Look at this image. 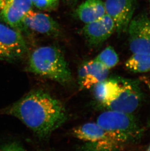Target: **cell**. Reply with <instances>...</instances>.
Wrapping results in <instances>:
<instances>
[{"mask_svg":"<svg viewBox=\"0 0 150 151\" xmlns=\"http://www.w3.org/2000/svg\"><path fill=\"white\" fill-rule=\"evenodd\" d=\"M0 151H26V149L16 142L9 143L0 147Z\"/></svg>","mask_w":150,"mask_h":151,"instance_id":"cell-18","label":"cell"},{"mask_svg":"<svg viewBox=\"0 0 150 151\" xmlns=\"http://www.w3.org/2000/svg\"><path fill=\"white\" fill-rule=\"evenodd\" d=\"M143 94L137 80L122 78V89L113 100L102 105L108 110L132 114L141 104Z\"/></svg>","mask_w":150,"mask_h":151,"instance_id":"cell-4","label":"cell"},{"mask_svg":"<svg viewBox=\"0 0 150 151\" xmlns=\"http://www.w3.org/2000/svg\"><path fill=\"white\" fill-rule=\"evenodd\" d=\"M32 5L43 10H52L58 6L60 0H30Z\"/></svg>","mask_w":150,"mask_h":151,"instance_id":"cell-17","label":"cell"},{"mask_svg":"<svg viewBox=\"0 0 150 151\" xmlns=\"http://www.w3.org/2000/svg\"><path fill=\"white\" fill-rule=\"evenodd\" d=\"M109 70L96 60L84 62L78 72L79 83L81 88L89 89L107 78Z\"/></svg>","mask_w":150,"mask_h":151,"instance_id":"cell-11","label":"cell"},{"mask_svg":"<svg viewBox=\"0 0 150 151\" xmlns=\"http://www.w3.org/2000/svg\"><path fill=\"white\" fill-rule=\"evenodd\" d=\"M28 50L21 32L0 23V60L12 62L23 57Z\"/></svg>","mask_w":150,"mask_h":151,"instance_id":"cell-5","label":"cell"},{"mask_svg":"<svg viewBox=\"0 0 150 151\" xmlns=\"http://www.w3.org/2000/svg\"><path fill=\"white\" fill-rule=\"evenodd\" d=\"M146 151H150V145H149V147L146 150Z\"/></svg>","mask_w":150,"mask_h":151,"instance_id":"cell-23","label":"cell"},{"mask_svg":"<svg viewBox=\"0 0 150 151\" xmlns=\"http://www.w3.org/2000/svg\"><path fill=\"white\" fill-rule=\"evenodd\" d=\"M115 30L113 21L106 14L95 21L86 24L82 32L90 46L97 47L107 40Z\"/></svg>","mask_w":150,"mask_h":151,"instance_id":"cell-9","label":"cell"},{"mask_svg":"<svg viewBox=\"0 0 150 151\" xmlns=\"http://www.w3.org/2000/svg\"><path fill=\"white\" fill-rule=\"evenodd\" d=\"M28 70L62 85L69 83L72 75L64 54L54 46L39 47L29 59Z\"/></svg>","mask_w":150,"mask_h":151,"instance_id":"cell-2","label":"cell"},{"mask_svg":"<svg viewBox=\"0 0 150 151\" xmlns=\"http://www.w3.org/2000/svg\"><path fill=\"white\" fill-rule=\"evenodd\" d=\"M142 81L146 84V86L148 87V88L150 90V80L148 79L143 78L142 79Z\"/></svg>","mask_w":150,"mask_h":151,"instance_id":"cell-19","label":"cell"},{"mask_svg":"<svg viewBox=\"0 0 150 151\" xmlns=\"http://www.w3.org/2000/svg\"><path fill=\"white\" fill-rule=\"evenodd\" d=\"M76 14L85 24L95 21L106 14L104 3L102 0H86L77 8Z\"/></svg>","mask_w":150,"mask_h":151,"instance_id":"cell-13","label":"cell"},{"mask_svg":"<svg viewBox=\"0 0 150 151\" xmlns=\"http://www.w3.org/2000/svg\"><path fill=\"white\" fill-rule=\"evenodd\" d=\"M32 6L30 0H3L1 17L7 25L21 32L25 30L23 18Z\"/></svg>","mask_w":150,"mask_h":151,"instance_id":"cell-8","label":"cell"},{"mask_svg":"<svg viewBox=\"0 0 150 151\" xmlns=\"http://www.w3.org/2000/svg\"><path fill=\"white\" fill-rule=\"evenodd\" d=\"M25 30L48 36H56L59 34V24L52 17L44 13L31 10L26 13L22 20Z\"/></svg>","mask_w":150,"mask_h":151,"instance_id":"cell-10","label":"cell"},{"mask_svg":"<svg viewBox=\"0 0 150 151\" xmlns=\"http://www.w3.org/2000/svg\"><path fill=\"white\" fill-rule=\"evenodd\" d=\"M121 77L107 78L94 86L96 99L102 105L115 99L120 93L122 86Z\"/></svg>","mask_w":150,"mask_h":151,"instance_id":"cell-12","label":"cell"},{"mask_svg":"<svg viewBox=\"0 0 150 151\" xmlns=\"http://www.w3.org/2000/svg\"><path fill=\"white\" fill-rule=\"evenodd\" d=\"M1 113L18 118L39 137H48L67 119L61 101L41 90H33Z\"/></svg>","mask_w":150,"mask_h":151,"instance_id":"cell-1","label":"cell"},{"mask_svg":"<svg viewBox=\"0 0 150 151\" xmlns=\"http://www.w3.org/2000/svg\"><path fill=\"white\" fill-rule=\"evenodd\" d=\"M96 123L105 131L118 134L134 146L143 137L144 130L132 114L107 110L99 116Z\"/></svg>","mask_w":150,"mask_h":151,"instance_id":"cell-3","label":"cell"},{"mask_svg":"<svg viewBox=\"0 0 150 151\" xmlns=\"http://www.w3.org/2000/svg\"><path fill=\"white\" fill-rule=\"evenodd\" d=\"M137 0H106L104 3L106 14L115 24L119 35L126 33L133 19Z\"/></svg>","mask_w":150,"mask_h":151,"instance_id":"cell-7","label":"cell"},{"mask_svg":"<svg viewBox=\"0 0 150 151\" xmlns=\"http://www.w3.org/2000/svg\"><path fill=\"white\" fill-rule=\"evenodd\" d=\"M94 60L109 70L118 64L119 62V57L113 47L108 46L101 51Z\"/></svg>","mask_w":150,"mask_h":151,"instance_id":"cell-16","label":"cell"},{"mask_svg":"<svg viewBox=\"0 0 150 151\" xmlns=\"http://www.w3.org/2000/svg\"><path fill=\"white\" fill-rule=\"evenodd\" d=\"M129 71L135 73L150 71V54L135 53L129 58L125 64Z\"/></svg>","mask_w":150,"mask_h":151,"instance_id":"cell-15","label":"cell"},{"mask_svg":"<svg viewBox=\"0 0 150 151\" xmlns=\"http://www.w3.org/2000/svg\"><path fill=\"white\" fill-rule=\"evenodd\" d=\"M2 1H3V0H0V7H1V4H2Z\"/></svg>","mask_w":150,"mask_h":151,"instance_id":"cell-22","label":"cell"},{"mask_svg":"<svg viewBox=\"0 0 150 151\" xmlns=\"http://www.w3.org/2000/svg\"><path fill=\"white\" fill-rule=\"evenodd\" d=\"M78 0H65V1L67 2L68 3L72 4H74V3H76V1H78Z\"/></svg>","mask_w":150,"mask_h":151,"instance_id":"cell-20","label":"cell"},{"mask_svg":"<svg viewBox=\"0 0 150 151\" xmlns=\"http://www.w3.org/2000/svg\"><path fill=\"white\" fill-rule=\"evenodd\" d=\"M148 125L149 126V128L150 129V118H149V120H148Z\"/></svg>","mask_w":150,"mask_h":151,"instance_id":"cell-21","label":"cell"},{"mask_svg":"<svg viewBox=\"0 0 150 151\" xmlns=\"http://www.w3.org/2000/svg\"><path fill=\"white\" fill-rule=\"evenodd\" d=\"M148 3H149V6H150V0H147Z\"/></svg>","mask_w":150,"mask_h":151,"instance_id":"cell-24","label":"cell"},{"mask_svg":"<svg viewBox=\"0 0 150 151\" xmlns=\"http://www.w3.org/2000/svg\"><path fill=\"white\" fill-rule=\"evenodd\" d=\"M73 134L79 139L86 142H95L104 138L106 132L97 123L89 122L73 130Z\"/></svg>","mask_w":150,"mask_h":151,"instance_id":"cell-14","label":"cell"},{"mask_svg":"<svg viewBox=\"0 0 150 151\" xmlns=\"http://www.w3.org/2000/svg\"><path fill=\"white\" fill-rule=\"evenodd\" d=\"M127 32L129 49L133 54H150V19L146 14L133 18Z\"/></svg>","mask_w":150,"mask_h":151,"instance_id":"cell-6","label":"cell"}]
</instances>
